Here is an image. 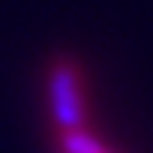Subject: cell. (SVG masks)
Here are the masks:
<instances>
[{
    "label": "cell",
    "mask_w": 153,
    "mask_h": 153,
    "mask_svg": "<svg viewBox=\"0 0 153 153\" xmlns=\"http://www.w3.org/2000/svg\"><path fill=\"white\" fill-rule=\"evenodd\" d=\"M48 111L60 153H111L96 135L87 102L84 69L72 57H57L48 69Z\"/></svg>",
    "instance_id": "cell-1"
}]
</instances>
